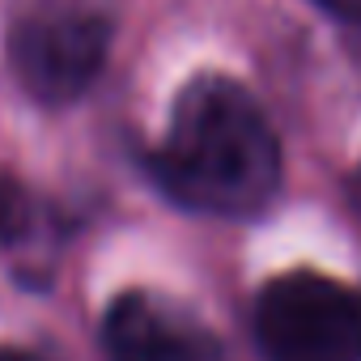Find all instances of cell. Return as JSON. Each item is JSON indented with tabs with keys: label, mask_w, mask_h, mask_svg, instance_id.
Here are the masks:
<instances>
[{
	"label": "cell",
	"mask_w": 361,
	"mask_h": 361,
	"mask_svg": "<svg viewBox=\"0 0 361 361\" xmlns=\"http://www.w3.org/2000/svg\"><path fill=\"white\" fill-rule=\"evenodd\" d=\"M149 170L174 204L251 217L281 188V140L247 85L200 73L178 90Z\"/></svg>",
	"instance_id": "6da1fadb"
},
{
	"label": "cell",
	"mask_w": 361,
	"mask_h": 361,
	"mask_svg": "<svg viewBox=\"0 0 361 361\" xmlns=\"http://www.w3.org/2000/svg\"><path fill=\"white\" fill-rule=\"evenodd\" d=\"M111 18L90 0H30L9 30V64L43 106L77 102L102 73Z\"/></svg>",
	"instance_id": "7a4b0ae2"
},
{
	"label": "cell",
	"mask_w": 361,
	"mask_h": 361,
	"mask_svg": "<svg viewBox=\"0 0 361 361\" xmlns=\"http://www.w3.org/2000/svg\"><path fill=\"white\" fill-rule=\"evenodd\" d=\"M268 361H361V293L323 272L272 276L255 298Z\"/></svg>",
	"instance_id": "3957f363"
},
{
	"label": "cell",
	"mask_w": 361,
	"mask_h": 361,
	"mask_svg": "<svg viewBox=\"0 0 361 361\" xmlns=\"http://www.w3.org/2000/svg\"><path fill=\"white\" fill-rule=\"evenodd\" d=\"M102 344L111 361H230L188 306L153 289H128L106 306Z\"/></svg>",
	"instance_id": "277c9868"
},
{
	"label": "cell",
	"mask_w": 361,
	"mask_h": 361,
	"mask_svg": "<svg viewBox=\"0 0 361 361\" xmlns=\"http://www.w3.org/2000/svg\"><path fill=\"white\" fill-rule=\"evenodd\" d=\"M35 226V200L13 174H0V247H13Z\"/></svg>",
	"instance_id": "5b68a950"
},
{
	"label": "cell",
	"mask_w": 361,
	"mask_h": 361,
	"mask_svg": "<svg viewBox=\"0 0 361 361\" xmlns=\"http://www.w3.org/2000/svg\"><path fill=\"white\" fill-rule=\"evenodd\" d=\"M314 5H323L327 13H336L344 22H361V0H314Z\"/></svg>",
	"instance_id": "8992f818"
},
{
	"label": "cell",
	"mask_w": 361,
	"mask_h": 361,
	"mask_svg": "<svg viewBox=\"0 0 361 361\" xmlns=\"http://www.w3.org/2000/svg\"><path fill=\"white\" fill-rule=\"evenodd\" d=\"M0 361H43V357H35V353H26V348H9V344H0Z\"/></svg>",
	"instance_id": "52a82bcc"
},
{
	"label": "cell",
	"mask_w": 361,
	"mask_h": 361,
	"mask_svg": "<svg viewBox=\"0 0 361 361\" xmlns=\"http://www.w3.org/2000/svg\"><path fill=\"white\" fill-rule=\"evenodd\" d=\"M348 192H353V204L361 209V166L353 170V178H348Z\"/></svg>",
	"instance_id": "ba28073f"
}]
</instances>
